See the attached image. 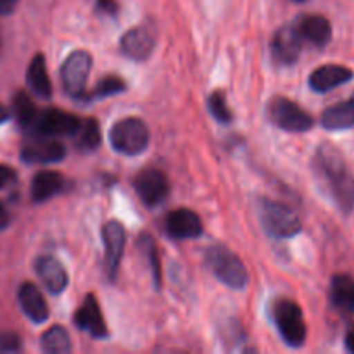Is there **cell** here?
I'll return each instance as SVG.
<instances>
[{"label":"cell","mask_w":354,"mask_h":354,"mask_svg":"<svg viewBox=\"0 0 354 354\" xmlns=\"http://www.w3.org/2000/svg\"><path fill=\"white\" fill-rule=\"evenodd\" d=\"M259 220L272 237L290 239L301 232V220L290 206L272 199H259Z\"/></svg>","instance_id":"3957f363"},{"label":"cell","mask_w":354,"mask_h":354,"mask_svg":"<svg viewBox=\"0 0 354 354\" xmlns=\"http://www.w3.org/2000/svg\"><path fill=\"white\" fill-rule=\"evenodd\" d=\"M296 30L299 33L301 40H306L313 47L324 48L332 38V24L330 21L320 14H306L301 16L296 24Z\"/></svg>","instance_id":"e0dca14e"},{"label":"cell","mask_w":354,"mask_h":354,"mask_svg":"<svg viewBox=\"0 0 354 354\" xmlns=\"http://www.w3.org/2000/svg\"><path fill=\"white\" fill-rule=\"evenodd\" d=\"M156 47V37L149 26H137L128 30L120 40V50L131 61H147Z\"/></svg>","instance_id":"4fadbf2b"},{"label":"cell","mask_w":354,"mask_h":354,"mask_svg":"<svg viewBox=\"0 0 354 354\" xmlns=\"http://www.w3.org/2000/svg\"><path fill=\"white\" fill-rule=\"evenodd\" d=\"M133 185L137 196L149 207H154L158 204H161L169 194L168 176L161 169L156 168H147L138 173Z\"/></svg>","instance_id":"9c48e42d"},{"label":"cell","mask_w":354,"mask_h":354,"mask_svg":"<svg viewBox=\"0 0 354 354\" xmlns=\"http://www.w3.org/2000/svg\"><path fill=\"white\" fill-rule=\"evenodd\" d=\"M268 118L277 128L290 133H304L313 128V118L310 113L297 106L287 97H273L268 102Z\"/></svg>","instance_id":"8992f818"},{"label":"cell","mask_w":354,"mask_h":354,"mask_svg":"<svg viewBox=\"0 0 354 354\" xmlns=\"http://www.w3.org/2000/svg\"><path fill=\"white\" fill-rule=\"evenodd\" d=\"M204 259H206V265L211 270V273L223 286L235 290L245 289L249 282L248 268L234 251H230V249L221 244L211 245V248L206 249Z\"/></svg>","instance_id":"7a4b0ae2"},{"label":"cell","mask_w":354,"mask_h":354,"mask_svg":"<svg viewBox=\"0 0 354 354\" xmlns=\"http://www.w3.org/2000/svg\"><path fill=\"white\" fill-rule=\"evenodd\" d=\"M90 69H92V55L86 50H75L66 57L61 66V82L68 95L82 99Z\"/></svg>","instance_id":"52a82bcc"},{"label":"cell","mask_w":354,"mask_h":354,"mask_svg":"<svg viewBox=\"0 0 354 354\" xmlns=\"http://www.w3.org/2000/svg\"><path fill=\"white\" fill-rule=\"evenodd\" d=\"M66 187L64 176L59 171H38L31 182V199L33 203H45L54 196L61 194Z\"/></svg>","instance_id":"ffe728a7"},{"label":"cell","mask_w":354,"mask_h":354,"mask_svg":"<svg viewBox=\"0 0 354 354\" xmlns=\"http://www.w3.org/2000/svg\"><path fill=\"white\" fill-rule=\"evenodd\" d=\"M10 223V214L7 211V207L3 204H0V232L6 230Z\"/></svg>","instance_id":"836d02e7"},{"label":"cell","mask_w":354,"mask_h":354,"mask_svg":"<svg viewBox=\"0 0 354 354\" xmlns=\"http://www.w3.org/2000/svg\"><path fill=\"white\" fill-rule=\"evenodd\" d=\"M346 349L354 354V328L346 334Z\"/></svg>","instance_id":"e575fe53"},{"label":"cell","mask_w":354,"mask_h":354,"mask_svg":"<svg viewBox=\"0 0 354 354\" xmlns=\"http://www.w3.org/2000/svg\"><path fill=\"white\" fill-rule=\"evenodd\" d=\"M165 232L175 241L197 239L203 235V221L192 209L178 207L166 214Z\"/></svg>","instance_id":"7c38bea8"},{"label":"cell","mask_w":354,"mask_h":354,"mask_svg":"<svg viewBox=\"0 0 354 354\" xmlns=\"http://www.w3.org/2000/svg\"><path fill=\"white\" fill-rule=\"evenodd\" d=\"M301 40L296 26H282L272 37V55L279 64L292 66L296 64L301 55Z\"/></svg>","instance_id":"9a60e30c"},{"label":"cell","mask_w":354,"mask_h":354,"mask_svg":"<svg viewBox=\"0 0 354 354\" xmlns=\"http://www.w3.org/2000/svg\"><path fill=\"white\" fill-rule=\"evenodd\" d=\"M16 171H14L10 166H6V165H0V190H3L6 187L12 185L14 182H16Z\"/></svg>","instance_id":"1f68e13d"},{"label":"cell","mask_w":354,"mask_h":354,"mask_svg":"<svg viewBox=\"0 0 354 354\" xmlns=\"http://www.w3.org/2000/svg\"><path fill=\"white\" fill-rule=\"evenodd\" d=\"M207 107H209L211 116L221 124L230 123L232 118H234V114H232L230 107H228L227 104V99H225L221 90H214V92L211 93L209 99H207Z\"/></svg>","instance_id":"f1b7e54d"},{"label":"cell","mask_w":354,"mask_h":354,"mask_svg":"<svg viewBox=\"0 0 354 354\" xmlns=\"http://www.w3.org/2000/svg\"><path fill=\"white\" fill-rule=\"evenodd\" d=\"M0 45H2V38H0Z\"/></svg>","instance_id":"74e56055"},{"label":"cell","mask_w":354,"mask_h":354,"mask_svg":"<svg viewBox=\"0 0 354 354\" xmlns=\"http://www.w3.org/2000/svg\"><path fill=\"white\" fill-rule=\"evenodd\" d=\"M12 113L16 118L17 124H19L23 130H31L35 120H37L38 109L33 104L31 97L26 92H17L12 99Z\"/></svg>","instance_id":"484cf974"},{"label":"cell","mask_w":354,"mask_h":354,"mask_svg":"<svg viewBox=\"0 0 354 354\" xmlns=\"http://www.w3.org/2000/svg\"><path fill=\"white\" fill-rule=\"evenodd\" d=\"M351 80L353 71L349 68L339 64H327L311 73L310 88L317 93H325L351 82Z\"/></svg>","instance_id":"d6986e66"},{"label":"cell","mask_w":354,"mask_h":354,"mask_svg":"<svg viewBox=\"0 0 354 354\" xmlns=\"http://www.w3.org/2000/svg\"><path fill=\"white\" fill-rule=\"evenodd\" d=\"M315 171L327 187L341 211L349 213L354 206V176L341 152L330 144L320 145L313 159Z\"/></svg>","instance_id":"6da1fadb"},{"label":"cell","mask_w":354,"mask_h":354,"mask_svg":"<svg viewBox=\"0 0 354 354\" xmlns=\"http://www.w3.org/2000/svg\"><path fill=\"white\" fill-rule=\"evenodd\" d=\"M35 272H37L38 279L45 286V289L54 296H59L66 290L69 283V277L66 268L59 259L52 258V256H41L35 261Z\"/></svg>","instance_id":"2e32d148"},{"label":"cell","mask_w":354,"mask_h":354,"mask_svg":"<svg viewBox=\"0 0 354 354\" xmlns=\"http://www.w3.org/2000/svg\"><path fill=\"white\" fill-rule=\"evenodd\" d=\"M322 127L332 131L349 130L354 127V97L334 104L322 114Z\"/></svg>","instance_id":"44dd1931"},{"label":"cell","mask_w":354,"mask_h":354,"mask_svg":"<svg viewBox=\"0 0 354 354\" xmlns=\"http://www.w3.org/2000/svg\"><path fill=\"white\" fill-rule=\"evenodd\" d=\"M26 82L31 92L40 99L47 100L52 97V83L48 78L47 66H45V57L41 54H37L31 59L26 71Z\"/></svg>","instance_id":"7402d4cb"},{"label":"cell","mask_w":354,"mask_h":354,"mask_svg":"<svg viewBox=\"0 0 354 354\" xmlns=\"http://www.w3.org/2000/svg\"><path fill=\"white\" fill-rule=\"evenodd\" d=\"M109 142L123 156H138L145 152L151 142V131L140 118L120 120L109 131Z\"/></svg>","instance_id":"277c9868"},{"label":"cell","mask_w":354,"mask_h":354,"mask_svg":"<svg viewBox=\"0 0 354 354\" xmlns=\"http://www.w3.org/2000/svg\"><path fill=\"white\" fill-rule=\"evenodd\" d=\"M21 351V337L16 332H0V354Z\"/></svg>","instance_id":"f546056e"},{"label":"cell","mask_w":354,"mask_h":354,"mask_svg":"<svg viewBox=\"0 0 354 354\" xmlns=\"http://www.w3.org/2000/svg\"><path fill=\"white\" fill-rule=\"evenodd\" d=\"M330 299L335 308L354 315V279L349 275H335L330 283Z\"/></svg>","instance_id":"603a6c76"},{"label":"cell","mask_w":354,"mask_h":354,"mask_svg":"<svg viewBox=\"0 0 354 354\" xmlns=\"http://www.w3.org/2000/svg\"><path fill=\"white\" fill-rule=\"evenodd\" d=\"M127 90V83H124L123 78L116 75H107L104 78H100L97 82V85L93 86L92 92L83 93V100H99L106 99V97L116 95V93H121Z\"/></svg>","instance_id":"4316f807"},{"label":"cell","mask_w":354,"mask_h":354,"mask_svg":"<svg viewBox=\"0 0 354 354\" xmlns=\"http://www.w3.org/2000/svg\"><path fill=\"white\" fill-rule=\"evenodd\" d=\"M140 248L144 251V256L147 258L149 268L152 272V279H154L156 287H161V280H162V272H161V263H159L158 258V249H156V242L154 239L149 237V235H144L140 239Z\"/></svg>","instance_id":"83f0119b"},{"label":"cell","mask_w":354,"mask_h":354,"mask_svg":"<svg viewBox=\"0 0 354 354\" xmlns=\"http://www.w3.org/2000/svg\"><path fill=\"white\" fill-rule=\"evenodd\" d=\"M9 118H10V111L7 109L2 102H0V124L7 123V121H9Z\"/></svg>","instance_id":"d590c367"},{"label":"cell","mask_w":354,"mask_h":354,"mask_svg":"<svg viewBox=\"0 0 354 354\" xmlns=\"http://www.w3.org/2000/svg\"><path fill=\"white\" fill-rule=\"evenodd\" d=\"M78 116L71 113H66L61 109H44L38 111L37 120L30 131L35 135H45V137H54V135H75L80 128Z\"/></svg>","instance_id":"ba28073f"},{"label":"cell","mask_w":354,"mask_h":354,"mask_svg":"<svg viewBox=\"0 0 354 354\" xmlns=\"http://www.w3.org/2000/svg\"><path fill=\"white\" fill-rule=\"evenodd\" d=\"M296 2H304V0H296Z\"/></svg>","instance_id":"8d00e7d4"},{"label":"cell","mask_w":354,"mask_h":354,"mask_svg":"<svg viewBox=\"0 0 354 354\" xmlns=\"http://www.w3.org/2000/svg\"><path fill=\"white\" fill-rule=\"evenodd\" d=\"M17 301H19L21 310L30 322L40 325L48 320V304L35 283H23L19 287V292H17Z\"/></svg>","instance_id":"ac0fdd59"},{"label":"cell","mask_w":354,"mask_h":354,"mask_svg":"<svg viewBox=\"0 0 354 354\" xmlns=\"http://www.w3.org/2000/svg\"><path fill=\"white\" fill-rule=\"evenodd\" d=\"M66 156V147L61 142L45 135H35L31 140L21 149V159L30 165H48V162L62 161Z\"/></svg>","instance_id":"8fae6325"},{"label":"cell","mask_w":354,"mask_h":354,"mask_svg":"<svg viewBox=\"0 0 354 354\" xmlns=\"http://www.w3.org/2000/svg\"><path fill=\"white\" fill-rule=\"evenodd\" d=\"M19 0H0V16H10L16 10Z\"/></svg>","instance_id":"d6a6232c"},{"label":"cell","mask_w":354,"mask_h":354,"mask_svg":"<svg viewBox=\"0 0 354 354\" xmlns=\"http://www.w3.org/2000/svg\"><path fill=\"white\" fill-rule=\"evenodd\" d=\"M104 259H106V272L111 279H116L118 268L121 265L127 244V232L124 227L116 220H109L102 227Z\"/></svg>","instance_id":"30bf717a"},{"label":"cell","mask_w":354,"mask_h":354,"mask_svg":"<svg viewBox=\"0 0 354 354\" xmlns=\"http://www.w3.org/2000/svg\"><path fill=\"white\" fill-rule=\"evenodd\" d=\"M97 12H102L106 16H116L120 12V6L116 0H95Z\"/></svg>","instance_id":"4dcf8cb0"},{"label":"cell","mask_w":354,"mask_h":354,"mask_svg":"<svg viewBox=\"0 0 354 354\" xmlns=\"http://www.w3.org/2000/svg\"><path fill=\"white\" fill-rule=\"evenodd\" d=\"M75 325L93 339H106L109 335L106 320L102 317V310H100L99 301L93 294H88L82 306L76 310Z\"/></svg>","instance_id":"5bb4252c"},{"label":"cell","mask_w":354,"mask_h":354,"mask_svg":"<svg viewBox=\"0 0 354 354\" xmlns=\"http://www.w3.org/2000/svg\"><path fill=\"white\" fill-rule=\"evenodd\" d=\"M273 322L280 337L289 348H301L306 341V322L303 310L292 299H279L273 304Z\"/></svg>","instance_id":"5b68a950"},{"label":"cell","mask_w":354,"mask_h":354,"mask_svg":"<svg viewBox=\"0 0 354 354\" xmlns=\"http://www.w3.org/2000/svg\"><path fill=\"white\" fill-rule=\"evenodd\" d=\"M75 144L80 151L83 152H92L99 149L100 142H102V131H100V124L95 118H86L82 120L80 128L76 130Z\"/></svg>","instance_id":"cb8c5ba5"},{"label":"cell","mask_w":354,"mask_h":354,"mask_svg":"<svg viewBox=\"0 0 354 354\" xmlns=\"http://www.w3.org/2000/svg\"><path fill=\"white\" fill-rule=\"evenodd\" d=\"M40 344L41 351L47 354H68L73 349L68 330L61 325H54L47 332H44Z\"/></svg>","instance_id":"d4e9b609"}]
</instances>
